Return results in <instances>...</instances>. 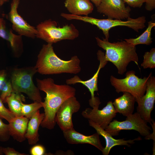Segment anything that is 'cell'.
<instances>
[{
  "label": "cell",
  "mask_w": 155,
  "mask_h": 155,
  "mask_svg": "<svg viewBox=\"0 0 155 155\" xmlns=\"http://www.w3.org/2000/svg\"><path fill=\"white\" fill-rule=\"evenodd\" d=\"M37 87L44 92L46 96L42 102L44 117L41 126L48 129L54 128L56 113L62 103L69 98L75 96L76 89L68 84H55L53 79L48 78L36 79Z\"/></svg>",
  "instance_id": "6da1fadb"
},
{
  "label": "cell",
  "mask_w": 155,
  "mask_h": 155,
  "mask_svg": "<svg viewBox=\"0 0 155 155\" xmlns=\"http://www.w3.org/2000/svg\"><path fill=\"white\" fill-rule=\"evenodd\" d=\"M52 44L43 45L35 66L37 72L43 75L69 73L77 74L81 71L80 61L77 56L68 61L63 60L55 52Z\"/></svg>",
  "instance_id": "7a4b0ae2"
},
{
  "label": "cell",
  "mask_w": 155,
  "mask_h": 155,
  "mask_svg": "<svg viewBox=\"0 0 155 155\" xmlns=\"http://www.w3.org/2000/svg\"><path fill=\"white\" fill-rule=\"evenodd\" d=\"M98 45L105 51V59L112 62L116 67L118 73L123 75L127 71L129 63L134 62L138 66L139 58L136 46L126 41L110 42L108 40L98 37H95Z\"/></svg>",
  "instance_id": "3957f363"
},
{
  "label": "cell",
  "mask_w": 155,
  "mask_h": 155,
  "mask_svg": "<svg viewBox=\"0 0 155 155\" xmlns=\"http://www.w3.org/2000/svg\"><path fill=\"white\" fill-rule=\"evenodd\" d=\"M36 28V37L52 44L63 40H73L79 36V32L73 24L60 27L56 22L51 19L41 22Z\"/></svg>",
  "instance_id": "277c9868"
},
{
  "label": "cell",
  "mask_w": 155,
  "mask_h": 155,
  "mask_svg": "<svg viewBox=\"0 0 155 155\" xmlns=\"http://www.w3.org/2000/svg\"><path fill=\"white\" fill-rule=\"evenodd\" d=\"M67 20H77L90 23L96 26L102 31L106 40H108L109 31L112 28L119 26H125L132 29L135 31L139 32L146 27V20L144 16L136 19L128 18L126 21L122 20L107 19H98L88 16H78L68 13L66 15Z\"/></svg>",
  "instance_id": "5b68a950"
},
{
  "label": "cell",
  "mask_w": 155,
  "mask_h": 155,
  "mask_svg": "<svg viewBox=\"0 0 155 155\" xmlns=\"http://www.w3.org/2000/svg\"><path fill=\"white\" fill-rule=\"evenodd\" d=\"M37 72L35 66L14 69L11 80L13 92L24 93L34 102H42L39 90L33 81V76Z\"/></svg>",
  "instance_id": "8992f818"
},
{
  "label": "cell",
  "mask_w": 155,
  "mask_h": 155,
  "mask_svg": "<svg viewBox=\"0 0 155 155\" xmlns=\"http://www.w3.org/2000/svg\"><path fill=\"white\" fill-rule=\"evenodd\" d=\"M135 73L133 70L128 71L125 74V77L121 79L111 75L110 79L111 84L118 93L127 92L135 98H140L145 94L147 81L152 73L151 72L148 77L143 78H139Z\"/></svg>",
  "instance_id": "52a82bcc"
},
{
  "label": "cell",
  "mask_w": 155,
  "mask_h": 155,
  "mask_svg": "<svg viewBox=\"0 0 155 155\" xmlns=\"http://www.w3.org/2000/svg\"><path fill=\"white\" fill-rule=\"evenodd\" d=\"M125 120L112 121L105 130L112 136H117L122 130H134L145 137L150 133L151 128L136 112L127 117Z\"/></svg>",
  "instance_id": "ba28073f"
},
{
  "label": "cell",
  "mask_w": 155,
  "mask_h": 155,
  "mask_svg": "<svg viewBox=\"0 0 155 155\" xmlns=\"http://www.w3.org/2000/svg\"><path fill=\"white\" fill-rule=\"evenodd\" d=\"M146 93L142 97L135 98L137 104V112L147 123H152L151 113L155 101V78L151 75L147 82Z\"/></svg>",
  "instance_id": "9c48e42d"
},
{
  "label": "cell",
  "mask_w": 155,
  "mask_h": 155,
  "mask_svg": "<svg viewBox=\"0 0 155 155\" xmlns=\"http://www.w3.org/2000/svg\"><path fill=\"white\" fill-rule=\"evenodd\" d=\"M80 107L75 96L69 98L60 106L56 113L55 120L63 131L74 128L72 115L78 111Z\"/></svg>",
  "instance_id": "30bf717a"
},
{
  "label": "cell",
  "mask_w": 155,
  "mask_h": 155,
  "mask_svg": "<svg viewBox=\"0 0 155 155\" xmlns=\"http://www.w3.org/2000/svg\"><path fill=\"white\" fill-rule=\"evenodd\" d=\"M99 106H94L92 108H86L82 113L84 118L94 122L105 129L112 121L116 115L113 102L109 101L101 110Z\"/></svg>",
  "instance_id": "8fae6325"
},
{
  "label": "cell",
  "mask_w": 155,
  "mask_h": 155,
  "mask_svg": "<svg viewBox=\"0 0 155 155\" xmlns=\"http://www.w3.org/2000/svg\"><path fill=\"white\" fill-rule=\"evenodd\" d=\"M123 0H101L96 7L98 12L107 16L108 18L122 20L130 17L131 9L126 7Z\"/></svg>",
  "instance_id": "7c38bea8"
},
{
  "label": "cell",
  "mask_w": 155,
  "mask_h": 155,
  "mask_svg": "<svg viewBox=\"0 0 155 155\" xmlns=\"http://www.w3.org/2000/svg\"><path fill=\"white\" fill-rule=\"evenodd\" d=\"M20 3V0H13L11 4L8 18L12 29L18 35L34 38L37 33L36 28L28 24L18 13V8Z\"/></svg>",
  "instance_id": "4fadbf2b"
},
{
  "label": "cell",
  "mask_w": 155,
  "mask_h": 155,
  "mask_svg": "<svg viewBox=\"0 0 155 155\" xmlns=\"http://www.w3.org/2000/svg\"><path fill=\"white\" fill-rule=\"evenodd\" d=\"M98 70L93 77L90 79L83 81L78 75H75L72 78L67 79L66 83L68 85H74L78 83L82 84L88 89L91 95V98L89 100L90 105L92 108L94 106H99L100 104L99 98L94 96V92L98 90V77L100 70L104 67L106 63L102 60H100Z\"/></svg>",
  "instance_id": "5bb4252c"
},
{
  "label": "cell",
  "mask_w": 155,
  "mask_h": 155,
  "mask_svg": "<svg viewBox=\"0 0 155 155\" xmlns=\"http://www.w3.org/2000/svg\"><path fill=\"white\" fill-rule=\"evenodd\" d=\"M63 133L64 137L69 144H89L101 152L104 148L101 143L100 135L97 132L92 135L87 136L77 132L73 128L63 131Z\"/></svg>",
  "instance_id": "9a60e30c"
},
{
  "label": "cell",
  "mask_w": 155,
  "mask_h": 155,
  "mask_svg": "<svg viewBox=\"0 0 155 155\" xmlns=\"http://www.w3.org/2000/svg\"><path fill=\"white\" fill-rule=\"evenodd\" d=\"M90 126L93 127L100 135L102 136L105 139L106 141V146L104 147L102 152L103 155H108L112 148L116 146H126L128 147L133 144L135 141L140 140V138L138 137L133 140H125L122 139H116L113 136L98 125L90 120H88Z\"/></svg>",
  "instance_id": "2e32d148"
},
{
  "label": "cell",
  "mask_w": 155,
  "mask_h": 155,
  "mask_svg": "<svg viewBox=\"0 0 155 155\" xmlns=\"http://www.w3.org/2000/svg\"><path fill=\"white\" fill-rule=\"evenodd\" d=\"M29 119L22 115L14 117L9 122L10 135L18 142L24 140Z\"/></svg>",
  "instance_id": "e0dca14e"
},
{
  "label": "cell",
  "mask_w": 155,
  "mask_h": 155,
  "mask_svg": "<svg viewBox=\"0 0 155 155\" xmlns=\"http://www.w3.org/2000/svg\"><path fill=\"white\" fill-rule=\"evenodd\" d=\"M123 93V95L115 99L113 104L117 113L127 117L133 114L135 98L128 92Z\"/></svg>",
  "instance_id": "ac0fdd59"
},
{
  "label": "cell",
  "mask_w": 155,
  "mask_h": 155,
  "mask_svg": "<svg viewBox=\"0 0 155 155\" xmlns=\"http://www.w3.org/2000/svg\"><path fill=\"white\" fill-rule=\"evenodd\" d=\"M44 117V113H41L39 110L30 118L28 121L25 137L30 145L35 144L39 140L38 130Z\"/></svg>",
  "instance_id": "d6986e66"
},
{
  "label": "cell",
  "mask_w": 155,
  "mask_h": 155,
  "mask_svg": "<svg viewBox=\"0 0 155 155\" xmlns=\"http://www.w3.org/2000/svg\"><path fill=\"white\" fill-rule=\"evenodd\" d=\"M64 5L70 14L76 15L88 16L94 9L89 0H65Z\"/></svg>",
  "instance_id": "ffe728a7"
},
{
  "label": "cell",
  "mask_w": 155,
  "mask_h": 155,
  "mask_svg": "<svg viewBox=\"0 0 155 155\" xmlns=\"http://www.w3.org/2000/svg\"><path fill=\"white\" fill-rule=\"evenodd\" d=\"M20 94L12 92L9 96L6 98L4 101L7 104L10 110L16 117L22 115V101L24 100V98Z\"/></svg>",
  "instance_id": "44dd1931"
},
{
  "label": "cell",
  "mask_w": 155,
  "mask_h": 155,
  "mask_svg": "<svg viewBox=\"0 0 155 155\" xmlns=\"http://www.w3.org/2000/svg\"><path fill=\"white\" fill-rule=\"evenodd\" d=\"M155 26V22L150 21L148 22V27L146 30L138 37L124 40L127 42L134 46L139 44L150 45L152 42V39L151 37L152 30Z\"/></svg>",
  "instance_id": "7402d4cb"
},
{
  "label": "cell",
  "mask_w": 155,
  "mask_h": 155,
  "mask_svg": "<svg viewBox=\"0 0 155 155\" xmlns=\"http://www.w3.org/2000/svg\"><path fill=\"white\" fill-rule=\"evenodd\" d=\"M7 78L6 71L0 70V91L1 92L0 98L3 102L13 92L11 81L8 80Z\"/></svg>",
  "instance_id": "603a6c76"
},
{
  "label": "cell",
  "mask_w": 155,
  "mask_h": 155,
  "mask_svg": "<svg viewBox=\"0 0 155 155\" xmlns=\"http://www.w3.org/2000/svg\"><path fill=\"white\" fill-rule=\"evenodd\" d=\"M42 102H34L30 104L22 103V114L24 116L30 119L41 108L43 107Z\"/></svg>",
  "instance_id": "cb8c5ba5"
},
{
  "label": "cell",
  "mask_w": 155,
  "mask_h": 155,
  "mask_svg": "<svg viewBox=\"0 0 155 155\" xmlns=\"http://www.w3.org/2000/svg\"><path fill=\"white\" fill-rule=\"evenodd\" d=\"M144 60L141 66L144 69L155 68V48H152L149 52H146L143 56Z\"/></svg>",
  "instance_id": "d4e9b609"
},
{
  "label": "cell",
  "mask_w": 155,
  "mask_h": 155,
  "mask_svg": "<svg viewBox=\"0 0 155 155\" xmlns=\"http://www.w3.org/2000/svg\"><path fill=\"white\" fill-rule=\"evenodd\" d=\"M3 102L0 98V118L4 119L9 122L15 116L10 110L5 107Z\"/></svg>",
  "instance_id": "484cf974"
},
{
  "label": "cell",
  "mask_w": 155,
  "mask_h": 155,
  "mask_svg": "<svg viewBox=\"0 0 155 155\" xmlns=\"http://www.w3.org/2000/svg\"><path fill=\"white\" fill-rule=\"evenodd\" d=\"M9 134V125L4 123L0 118V138L4 141L8 138Z\"/></svg>",
  "instance_id": "4316f807"
},
{
  "label": "cell",
  "mask_w": 155,
  "mask_h": 155,
  "mask_svg": "<svg viewBox=\"0 0 155 155\" xmlns=\"http://www.w3.org/2000/svg\"><path fill=\"white\" fill-rule=\"evenodd\" d=\"M30 153L32 155L46 154L45 148L40 145H37L33 146L30 150Z\"/></svg>",
  "instance_id": "83f0119b"
},
{
  "label": "cell",
  "mask_w": 155,
  "mask_h": 155,
  "mask_svg": "<svg viewBox=\"0 0 155 155\" xmlns=\"http://www.w3.org/2000/svg\"><path fill=\"white\" fill-rule=\"evenodd\" d=\"M124 3H126L129 6L135 8H140L143 3L145 2V0H123Z\"/></svg>",
  "instance_id": "f1b7e54d"
},
{
  "label": "cell",
  "mask_w": 155,
  "mask_h": 155,
  "mask_svg": "<svg viewBox=\"0 0 155 155\" xmlns=\"http://www.w3.org/2000/svg\"><path fill=\"white\" fill-rule=\"evenodd\" d=\"M2 153L6 155H25V154L16 151L13 148L9 147L1 148Z\"/></svg>",
  "instance_id": "f546056e"
},
{
  "label": "cell",
  "mask_w": 155,
  "mask_h": 155,
  "mask_svg": "<svg viewBox=\"0 0 155 155\" xmlns=\"http://www.w3.org/2000/svg\"><path fill=\"white\" fill-rule=\"evenodd\" d=\"M145 3L147 10L151 11L155 8V0H145Z\"/></svg>",
  "instance_id": "4dcf8cb0"
},
{
  "label": "cell",
  "mask_w": 155,
  "mask_h": 155,
  "mask_svg": "<svg viewBox=\"0 0 155 155\" xmlns=\"http://www.w3.org/2000/svg\"><path fill=\"white\" fill-rule=\"evenodd\" d=\"M152 122L151 125L152 126V127L153 129V133L152 134L150 133L149 135L145 137V139L146 140H149L152 139L153 140L154 142L153 143H154L155 144V122L153 120L152 121Z\"/></svg>",
  "instance_id": "1f68e13d"
},
{
  "label": "cell",
  "mask_w": 155,
  "mask_h": 155,
  "mask_svg": "<svg viewBox=\"0 0 155 155\" xmlns=\"http://www.w3.org/2000/svg\"><path fill=\"white\" fill-rule=\"evenodd\" d=\"M95 5L96 7H97L100 4L101 0H90Z\"/></svg>",
  "instance_id": "d6a6232c"
},
{
  "label": "cell",
  "mask_w": 155,
  "mask_h": 155,
  "mask_svg": "<svg viewBox=\"0 0 155 155\" xmlns=\"http://www.w3.org/2000/svg\"><path fill=\"white\" fill-rule=\"evenodd\" d=\"M9 0H0V5L2 6L4 4L8 2Z\"/></svg>",
  "instance_id": "836d02e7"
},
{
  "label": "cell",
  "mask_w": 155,
  "mask_h": 155,
  "mask_svg": "<svg viewBox=\"0 0 155 155\" xmlns=\"http://www.w3.org/2000/svg\"></svg>",
  "instance_id": "e575fe53"
}]
</instances>
